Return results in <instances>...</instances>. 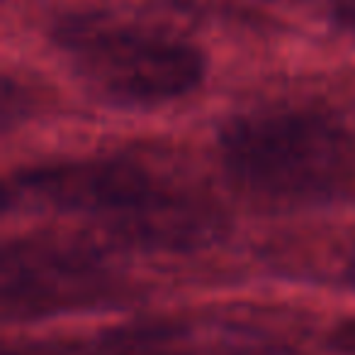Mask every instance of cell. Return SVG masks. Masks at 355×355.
Returning a JSON list of instances; mask_svg holds the SVG:
<instances>
[{
    "label": "cell",
    "instance_id": "3957f363",
    "mask_svg": "<svg viewBox=\"0 0 355 355\" xmlns=\"http://www.w3.org/2000/svg\"><path fill=\"white\" fill-rule=\"evenodd\" d=\"M49 42L98 100L119 110H158L202 88L207 56L198 44L105 12H64Z\"/></svg>",
    "mask_w": 355,
    "mask_h": 355
},
{
    "label": "cell",
    "instance_id": "5b68a950",
    "mask_svg": "<svg viewBox=\"0 0 355 355\" xmlns=\"http://www.w3.org/2000/svg\"><path fill=\"white\" fill-rule=\"evenodd\" d=\"M331 15L345 32L355 35V0H331Z\"/></svg>",
    "mask_w": 355,
    "mask_h": 355
},
{
    "label": "cell",
    "instance_id": "7a4b0ae2",
    "mask_svg": "<svg viewBox=\"0 0 355 355\" xmlns=\"http://www.w3.org/2000/svg\"><path fill=\"white\" fill-rule=\"evenodd\" d=\"M222 166L243 190L282 205H331L355 193V132L331 110L266 105L219 127Z\"/></svg>",
    "mask_w": 355,
    "mask_h": 355
},
{
    "label": "cell",
    "instance_id": "6da1fadb",
    "mask_svg": "<svg viewBox=\"0 0 355 355\" xmlns=\"http://www.w3.org/2000/svg\"><path fill=\"white\" fill-rule=\"evenodd\" d=\"M95 222L107 234L153 251H195L222 222L207 202L124 156L37 163L15 173L6 200Z\"/></svg>",
    "mask_w": 355,
    "mask_h": 355
},
{
    "label": "cell",
    "instance_id": "277c9868",
    "mask_svg": "<svg viewBox=\"0 0 355 355\" xmlns=\"http://www.w3.org/2000/svg\"><path fill=\"white\" fill-rule=\"evenodd\" d=\"M124 292V277L90 248L44 239L6 243L3 311L10 321L117 304Z\"/></svg>",
    "mask_w": 355,
    "mask_h": 355
}]
</instances>
